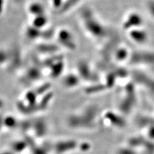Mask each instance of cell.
I'll list each match as a JSON object with an SVG mask.
<instances>
[{"label": "cell", "mask_w": 154, "mask_h": 154, "mask_svg": "<svg viewBox=\"0 0 154 154\" xmlns=\"http://www.w3.org/2000/svg\"><path fill=\"white\" fill-rule=\"evenodd\" d=\"M79 144L75 139H63L55 143L54 150L57 154H66L79 148Z\"/></svg>", "instance_id": "cell-2"}, {"label": "cell", "mask_w": 154, "mask_h": 154, "mask_svg": "<svg viewBox=\"0 0 154 154\" xmlns=\"http://www.w3.org/2000/svg\"><path fill=\"white\" fill-rule=\"evenodd\" d=\"M78 71H79V76L80 79L89 80H92L93 78V72L91 69L90 66L87 64L85 61H81L78 64Z\"/></svg>", "instance_id": "cell-4"}, {"label": "cell", "mask_w": 154, "mask_h": 154, "mask_svg": "<svg viewBox=\"0 0 154 154\" xmlns=\"http://www.w3.org/2000/svg\"><path fill=\"white\" fill-rule=\"evenodd\" d=\"M104 117L112 126L118 128H124L127 125L126 120L114 112L107 111L105 114Z\"/></svg>", "instance_id": "cell-3"}, {"label": "cell", "mask_w": 154, "mask_h": 154, "mask_svg": "<svg viewBox=\"0 0 154 154\" xmlns=\"http://www.w3.org/2000/svg\"><path fill=\"white\" fill-rule=\"evenodd\" d=\"M15 2H21L23 0H14Z\"/></svg>", "instance_id": "cell-11"}, {"label": "cell", "mask_w": 154, "mask_h": 154, "mask_svg": "<svg viewBox=\"0 0 154 154\" xmlns=\"http://www.w3.org/2000/svg\"><path fill=\"white\" fill-rule=\"evenodd\" d=\"M116 154H137V153L136 149L128 146L118 148Z\"/></svg>", "instance_id": "cell-8"}, {"label": "cell", "mask_w": 154, "mask_h": 154, "mask_svg": "<svg viewBox=\"0 0 154 154\" xmlns=\"http://www.w3.org/2000/svg\"><path fill=\"white\" fill-rule=\"evenodd\" d=\"M97 109L94 106L85 109L82 114L71 115L68 119V124L73 128H92L94 123Z\"/></svg>", "instance_id": "cell-1"}, {"label": "cell", "mask_w": 154, "mask_h": 154, "mask_svg": "<svg viewBox=\"0 0 154 154\" xmlns=\"http://www.w3.org/2000/svg\"><path fill=\"white\" fill-rule=\"evenodd\" d=\"M80 77L75 74H68L64 79V84L67 88H73L79 84Z\"/></svg>", "instance_id": "cell-5"}, {"label": "cell", "mask_w": 154, "mask_h": 154, "mask_svg": "<svg viewBox=\"0 0 154 154\" xmlns=\"http://www.w3.org/2000/svg\"><path fill=\"white\" fill-rule=\"evenodd\" d=\"M42 6L37 3H32L28 7V11L35 17L41 16V14H42Z\"/></svg>", "instance_id": "cell-6"}, {"label": "cell", "mask_w": 154, "mask_h": 154, "mask_svg": "<svg viewBox=\"0 0 154 154\" xmlns=\"http://www.w3.org/2000/svg\"><path fill=\"white\" fill-rule=\"evenodd\" d=\"M79 148H80V150L82 152H87L89 150L90 148V144L88 143H83L82 144H79Z\"/></svg>", "instance_id": "cell-9"}, {"label": "cell", "mask_w": 154, "mask_h": 154, "mask_svg": "<svg viewBox=\"0 0 154 154\" xmlns=\"http://www.w3.org/2000/svg\"><path fill=\"white\" fill-rule=\"evenodd\" d=\"M105 89H107L105 85L102 84H98V85H94L91 88L87 89L86 93L88 94H94V93H98V92H101Z\"/></svg>", "instance_id": "cell-7"}, {"label": "cell", "mask_w": 154, "mask_h": 154, "mask_svg": "<svg viewBox=\"0 0 154 154\" xmlns=\"http://www.w3.org/2000/svg\"><path fill=\"white\" fill-rule=\"evenodd\" d=\"M6 0H0V16L4 12L5 8Z\"/></svg>", "instance_id": "cell-10"}]
</instances>
